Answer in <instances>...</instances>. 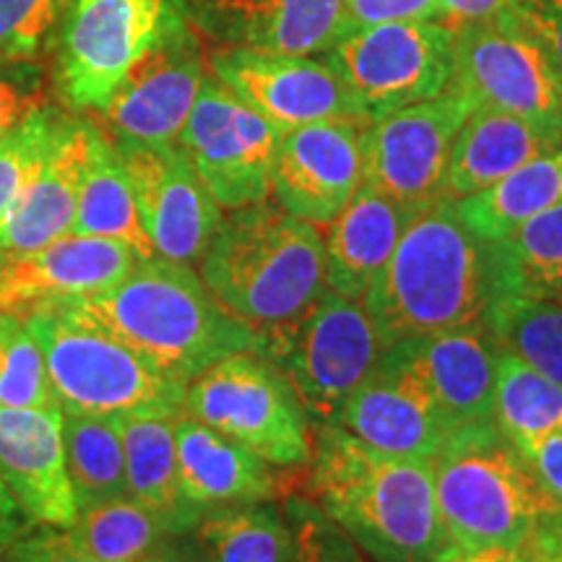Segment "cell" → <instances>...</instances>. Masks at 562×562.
<instances>
[{
    "instance_id": "8",
    "label": "cell",
    "mask_w": 562,
    "mask_h": 562,
    "mask_svg": "<svg viewBox=\"0 0 562 562\" xmlns=\"http://www.w3.org/2000/svg\"><path fill=\"white\" fill-rule=\"evenodd\" d=\"M182 414L240 442L271 467H302L313 456V425L297 391L258 351H235L186 385Z\"/></svg>"
},
{
    "instance_id": "9",
    "label": "cell",
    "mask_w": 562,
    "mask_h": 562,
    "mask_svg": "<svg viewBox=\"0 0 562 562\" xmlns=\"http://www.w3.org/2000/svg\"><path fill=\"white\" fill-rule=\"evenodd\" d=\"M182 19V0H66L55 60L60 100L74 112H100L133 63Z\"/></svg>"
},
{
    "instance_id": "38",
    "label": "cell",
    "mask_w": 562,
    "mask_h": 562,
    "mask_svg": "<svg viewBox=\"0 0 562 562\" xmlns=\"http://www.w3.org/2000/svg\"><path fill=\"white\" fill-rule=\"evenodd\" d=\"M281 513L292 533V562H364L360 547L313 497H286Z\"/></svg>"
},
{
    "instance_id": "36",
    "label": "cell",
    "mask_w": 562,
    "mask_h": 562,
    "mask_svg": "<svg viewBox=\"0 0 562 562\" xmlns=\"http://www.w3.org/2000/svg\"><path fill=\"white\" fill-rule=\"evenodd\" d=\"M0 406L60 409L45 357L26 323L0 313Z\"/></svg>"
},
{
    "instance_id": "21",
    "label": "cell",
    "mask_w": 562,
    "mask_h": 562,
    "mask_svg": "<svg viewBox=\"0 0 562 562\" xmlns=\"http://www.w3.org/2000/svg\"><path fill=\"white\" fill-rule=\"evenodd\" d=\"M446 432L492 422L501 344L487 323L402 339Z\"/></svg>"
},
{
    "instance_id": "27",
    "label": "cell",
    "mask_w": 562,
    "mask_h": 562,
    "mask_svg": "<svg viewBox=\"0 0 562 562\" xmlns=\"http://www.w3.org/2000/svg\"><path fill=\"white\" fill-rule=\"evenodd\" d=\"M68 235L117 240L128 245L140 261L154 258L125 161L112 138L94 121H89L87 167L81 175L79 203H76V216Z\"/></svg>"
},
{
    "instance_id": "6",
    "label": "cell",
    "mask_w": 562,
    "mask_h": 562,
    "mask_svg": "<svg viewBox=\"0 0 562 562\" xmlns=\"http://www.w3.org/2000/svg\"><path fill=\"white\" fill-rule=\"evenodd\" d=\"M24 323L66 414L108 419L182 414L186 385L68 307L40 311Z\"/></svg>"
},
{
    "instance_id": "20",
    "label": "cell",
    "mask_w": 562,
    "mask_h": 562,
    "mask_svg": "<svg viewBox=\"0 0 562 562\" xmlns=\"http://www.w3.org/2000/svg\"><path fill=\"white\" fill-rule=\"evenodd\" d=\"M193 30L224 47L323 55L347 34L344 0H182Z\"/></svg>"
},
{
    "instance_id": "44",
    "label": "cell",
    "mask_w": 562,
    "mask_h": 562,
    "mask_svg": "<svg viewBox=\"0 0 562 562\" xmlns=\"http://www.w3.org/2000/svg\"><path fill=\"white\" fill-rule=\"evenodd\" d=\"M518 451L547 501L554 505V510L562 513V432L544 435Z\"/></svg>"
},
{
    "instance_id": "5",
    "label": "cell",
    "mask_w": 562,
    "mask_h": 562,
    "mask_svg": "<svg viewBox=\"0 0 562 562\" xmlns=\"http://www.w3.org/2000/svg\"><path fill=\"white\" fill-rule=\"evenodd\" d=\"M211 294L250 328L297 318L326 292L323 235L279 201L232 209L199 261Z\"/></svg>"
},
{
    "instance_id": "19",
    "label": "cell",
    "mask_w": 562,
    "mask_h": 562,
    "mask_svg": "<svg viewBox=\"0 0 562 562\" xmlns=\"http://www.w3.org/2000/svg\"><path fill=\"white\" fill-rule=\"evenodd\" d=\"M339 425L372 451L409 461H432L448 435L402 344L385 347Z\"/></svg>"
},
{
    "instance_id": "30",
    "label": "cell",
    "mask_w": 562,
    "mask_h": 562,
    "mask_svg": "<svg viewBox=\"0 0 562 562\" xmlns=\"http://www.w3.org/2000/svg\"><path fill=\"white\" fill-rule=\"evenodd\" d=\"M203 562H292V533L271 501L206 510L193 529Z\"/></svg>"
},
{
    "instance_id": "33",
    "label": "cell",
    "mask_w": 562,
    "mask_h": 562,
    "mask_svg": "<svg viewBox=\"0 0 562 562\" xmlns=\"http://www.w3.org/2000/svg\"><path fill=\"white\" fill-rule=\"evenodd\" d=\"M63 442L79 508L128 495L123 440L115 419L63 412Z\"/></svg>"
},
{
    "instance_id": "11",
    "label": "cell",
    "mask_w": 562,
    "mask_h": 562,
    "mask_svg": "<svg viewBox=\"0 0 562 562\" xmlns=\"http://www.w3.org/2000/svg\"><path fill=\"white\" fill-rule=\"evenodd\" d=\"M474 97L451 83L432 100L375 117L362 131V182L419 211L446 199L448 161Z\"/></svg>"
},
{
    "instance_id": "1",
    "label": "cell",
    "mask_w": 562,
    "mask_h": 562,
    "mask_svg": "<svg viewBox=\"0 0 562 562\" xmlns=\"http://www.w3.org/2000/svg\"><path fill=\"white\" fill-rule=\"evenodd\" d=\"M508 294L501 243L476 235L446 195L409 222L362 305L391 347L414 336L484 323Z\"/></svg>"
},
{
    "instance_id": "31",
    "label": "cell",
    "mask_w": 562,
    "mask_h": 562,
    "mask_svg": "<svg viewBox=\"0 0 562 562\" xmlns=\"http://www.w3.org/2000/svg\"><path fill=\"white\" fill-rule=\"evenodd\" d=\"M68 531L83 552L100 562H136L180 533L170 518L133 495L83 505Z\"/></svg>"
},
{
    "instance_id": "37",
    "label": "cell",
    "mask_w": 562,
    "mask_h": 562,
    "mask_svg": "<svg viewBox=\"0 0 562 562\" xmlns=\"http://www.w3.org/2000/svg\"><path fill=\"white\" fill-rule=\"evenodd\" d=\"M66 121L68 112L53 108V104H40L0 140V224L37 175Z\"/></svg>"
},
{
    "instance_id": "29",
    "label": "cell",
    "mask_w": 562,
    "mask_h": 562,
    "mask_svg": "<svg viewBox=\"0 0 562 562\" xmlns=\"http://www.w3.org/2000/svg\"><path fill=\"white\" fill-rule=\"evenodd\" d=\"M178 417H121L115 419V425L123 440L128 495L170 518L180 533H191L201 516L180 497L178 442H175Z\"/></svg>"
},
{
    "instance_id": "14",
    "label": "cell",
    "mask_w": 562,
    "mask_h": 562,
    "mask_svg": "<svg viewBox=\"0 0 562 562\" xmlns=\"http://www.w3.org/2000/svg\"><path fill=\"white\" fill-rule=\"evenodd\" d=\"M203 79L201 42L191 21L182 19L133 63L110 102L91 121L117 146H172L191 115Z\"/></svg>"
},
{
    "instance_id": "15",
    "label": "cell",
    "mask_w": 562,
    "mask_h": 562,
    "mask_svg": "<svg viewBox=\"0 0 562 562\" xmlns=\"http://www.w3.org/2000/svg\"><path fill=\"white\" fill-rule=\"evenodd\" d=\"M211 74L281 133L326 121L370 125L326 55L224 47L211 55Z\"/></svg>"
},
{
    "instance_id": "47",
    "label": "cell",
    "mask_w": 562,
    "mask_h": 562,
    "mask_svg": "<svg viewBox=\"0 0 562 562\" xmlns=\"http://www.w3.org/2000/svg\"><path fill=\"white\" fill-rule=\"evenodd\" d=\"M136 562H203L199 547H195L193 537L188 533H178V537L165 539L159 547H154L149 554Z\"/></svg>"
},
{
    "instance_id": "3",
    "label": "cell",
    "mask_w": 562,
    "mask_h": 562,
    "mask_svg": "<svg viewBox=\"0 0 562 562\" xmlns=\"http://www.w3.org/2000/svg\"><path fill=\"white\" fill-rule=\"evenodd\" d=\"M66 307L182 385L235 351H258L256 328L232 315L193 266L159 256Z\"/></svg>"
},
{
    "instance_id": "49",
    "label": "cell",
    "mask_w": 562,
    "mask_h": 562,
    "mask_svg": "<svg viewBox=\"0 0 562 562\" xmlns=\"http://www.w3.org/2000/svg\"><path fill=\"white\" fill-rule=\"evenodd\" d=\"M510 562H562V554H539V552H516Z\"/></svg>"
},
{
    "instance_id": "35",
    "label": "cell",
    "mask_w": 562,
    "mask_h": 562,
    "mask_svg": "<svg viewBox=\"0 0 562 562\" xmlns=\"http://www.w3.org/2000/svg\"><path fill=\"white\" fill-rule=\"evenodd\" d=\"M510 294L562 297V203L501 240Z\"/></svg>"
},
{
    "instance_id": "25",
    "label": "cell",
    "mask_w": 562,
    "mask_h": 562,
    "mask_svg": "<svg viewBox=\"0 0 562 562\" xmlns=\"http://www.w3.org/2000/svg\"><path fill=\"white\" fill-rule=\"evenodd\" d=\"M414 216L417 211L362 182L341 214L326 224V290L362 300Z\"/></svg>"
},
{
    "instance_id": "23",
    "label": "cell",
    "mask_w": 562,
    "mask_h": 562,
    "mask_svg": "<svg viewBox=\"0 0 562 562\" xmlns=\"http://www.w3.org/2000/svg\"><path fill=\"white\" fill-rule=\"evenodd\" d=\"M87 154L89 121L68 115L37 175L0 224V256L37 250L68 235L79 203Z\"/></svg>"
},
{
    "instance_id": "16",
    "label": "cell",
    "mask_w": 562,
    "mask_h": 562,
    "mask_svg": "<svg viewBox=\"0 0 562 562\" xmlns=\"http://www.w3.org/2000/svg\"><path fill=\"white\" fill-rule=\"evenodd\" d=\"M117 151L128 170L140 224L149 235L154 256L188 266L199 263L224 214L195 175L186 151L178 144L161 149L117 146Z\"/></svg>"
},
{
    "instance_id": "7",
    "label": "cell",
    "mask_w": 562,
    "mask_h": 562,
    "mask_svg": "<svg viewBox=\"0 0 562 562\" xmlns=\"http://www.w3.org/2000/svg\"><path fill=\"white\" fill-rule=\"evenodd\" d=\"M383 351L385 344L362 300L331 290L297 318L258 331V355L284 372L315 430L339 425L349 396Z\"/></svg>"
},
{
    "instance_id": "28",
    "label": "cell",
    "mask_w": 562,
    "mask_h": 562,
    "mask_svg": "<svg viewBox=\"0 0 562 562\" xmlns=\"http://www.w3.org/2000/svg\"><path fill=\"white\" fill-rule=\"evenodd\" d=\"M562 203V140L484 191L456 201L461 220L484 240L501 243L521 224Z\"/></svg>"
},
{
    "instance_id": "40",
    "label": "cell",
    "mask_w": 562,
    "mask_h": 562,
    "mask_svg": "<svg viewBox=\"0 0 562 562\" xmlns=\"http://www.w3.org/2000/svg\"><path fill=\"white\" fill-rule=\"evenodd\" d=\"M45 104V70L34 60L0 58V140Z\"/></svg>"
},
{
    "instance_id": "39",
    "label": "cell",
    "mask_w": 562,
    "mask_h": 562,
    "mask_svg": "<svg viewBox=\"0 0 562 562\" xmlns=\"http://www.w3.org/2000/svg\"><path fill=\"white\" fill-rule=\"evenodd\" d=\"M60 11V0H0V58H37Z\"/></svg>"
},
{
    "instance_id": "45",
    "label": "cell",
    "mask_w": 562,
    "mask_h": 562,
    "mask_svg": "<svg viewBox=\"0 0 562 562\" xmlns=\"http://www.w3.org/2000/svg\"><path fill=\"white\" fill-rule=\"evenodd\" d=\"M446 5L451 24H474V21H490L513 11L516 0H440Z\"/></svg>"
},
{
    "instance_id": "17",
    "label": "cell",
    "mask_w": 562,
    "mask_h": 562,
    "mask_svg": "<svg viewBox=\"0 0 562 562\" xmlns=\"http://www.w3.org/2000/svg\"><path fill=\"white\" fill-rule=\"evenodd\" d=\"M138 261L128 245L87 235H63L37 250L0 256V313L26 321L94 297L128 277Z\"/></svg>"
},
{
    "instance_id": "50",
    "label": "cell",
    "mask_w": 562,
    "mask_h": 562,
    "mask_svg": "<svg viewBox=\"0 0 562 562\" xmlns=\"http://www.w3.org/2000/svg\"><path fill=\"white\" fill-rule=\"evenodd\" d=\"M558 554H562V550H560V552H558Z\"/></svg>"
},
{
    "instance_id": "4",
    "label": "cell",
    "mask_w": 562,
    "mask_h": 562,
    "mask_svg": "<svg viewBox=\"0 0 562 562\" xmlns=\"http://www.w3.org/2000/svg\"><path fill=\"white\" fill-rule=\"evenodd\" d=\"M432 480L453 554L529 552L562 521L495 422L448 432L432 459Z\"/></svg>"
},
{
    "instance_id": "26",
    "label": "cell",
    "mask_w": 562,
    "mask_h": 562,
    "mask_svg": "<svg viewBox=\"0 0 562 562\" xmlns=\"http://www.w3.org/2000/svg\"><path fill=\"white\" fill-rule=\"evenodd\" d=\"M560 140V131L526 121L513 112L476 104L453 140L446 195L461 201L480 193L516 167L550 151Z\"/></svg>"
},
{
    "instance_id": "42",
    "label": "cell",
    "mask_w": 562,
    "mask_h": 562,
    "mask_svg": "<svg viewBox=\"0 0 562 562\" xmlns=\"http://www.w3.org/2000/svg\"><path fill=\"white\" fill-rule=\"evenodd\" d=\"M3 562H100L83 552L68 529L58 526H40L34 531H24L3 552Z\"/></svg>"
},
{
    "instance_id": "32",
    "label": "cell",
    "mask_w": 562,
    "mask_h": 562,
    "mask_svg": "<svg viewBox=\"0 0 562 562\" xmlns=\"http://www.w3.org/2000/svg\"><path fill=\"white\" fill-rule=\"evenodd\" d=\"M492 422L516 448L562 432V383L501 347Z\"/></svg>"
},
{
    "instance_id": "2",
    "label": "cell",
    "mask_w": 562,
    "mask_h": 562,
    "mask_svg": "<svg viewBox=\"0 0 562 562\" xmlns=\"http://www.w3.org/2000/svg\"><path fill=\"white\" fill-rule=\"evenodd\" d=\"M313 501L372 562H442L453 547L435 501L432 461L393 459L344 430L313 435Z\"/></svg>"
},
{
    "instance_id": "18",
    "label": "cell",
    "mask_w": 562,
    "mask_h": 562,
    "mask_svg": "<svg viewBox=\"0 0 562 562\" xmlns=\"http://www.w3.org/2000/svg\"><path fill=\"white\" fill-rule=\"evenodd\" d=\"M326 121L284 131L271 167V193L302 222L326 227L362 186V131Z\"/></svg>"
},
{
    "instance_id": "13",
    "label": "cell",
    "mask_w": 562,
    "mask_h": 562,
    "mask_svg": "<svg viewBox=\"0 0 562 562\" xmlns=\"http://www.w3.org/2000/svg\"><path fill=\"white\" fill-rule=\"evenodd\" d=\"M453 60L476 104L562 133V76L516 13L453 26Z\"/></svg>"
},
{
    "instance_id": "12",
    "label": "cell",
    "mask_w": 562,
    "mask_h": 562,
    "mask_svg": "<svg viewBox=\"0 0 562 562\" xmlns=\"http://www.w3.org/2000/svg\"><path fill=\"white\" fill-rule=\"evenodd\" d=\"M279 138L277 125L258 115L214 74H206L178 146L222 211H232L271 199Z\"/></svg>"
},
{
    "instance_id": "24",
    "label": "cell",
    "mask_w": 562,
    "mask_h": 562,
    "mask_svg": "<svg viewBox=\"0 0 562 562\" xmlns=\"http://www.w3.org/2000/svg\"><path fill=\"white\" fill-rule=\"evenodd\" d=\"M175 442L180 497L199 516L222 505L273 501L277 495L271 463L203 422L180 414L175 419Z\"/></svg>"
},
{
    "instance_id": "46",
    "label": "cell",
    "mask_w": 562,
    "mask_h": 562,
    "mask_svg": "<svg viewBox=\"0 0 562 562\" xmlns=\"http://www.w3.org/2000/svg\"><path fill=\"white\" fill-rule=\"evenodd\" d=\"M26 521H30V518L24 516V510H21L19 503L13 501L5 482L0 480V558H3V552L26 531Z\"/></svg>"
},
{
    "instance_id": "48",
    "label": "cell",
    "mask_w": 562,
    "mask_h": 562,
    "mask_svg": "<svg viewBox=\"0 0 562 562\" xmlns=\"http://www.w3.org/2000/svg\"><path fill=\"white\" fill-rule=\"evenodd\" d=\"M516 552H505V550H482V552H463V554H453V558L442 560V562H510V558Z\"/></svg>"
},
{
    "instance_id": "10",
    "label": "cell",
    "mask_w": 562,
    "mask_h": 562,
    "mask_svg": "<svg viewBox=\"0 0 562 562\" xmlns=\"http://www.w3.org/2000/svg\"><path fill=\"white\" fill-rule=\"evenodd\" d=\"M368 121L432 100L456 79L453 26L393 21L347 32L328 53Z\"/></svg>"
},
{
    "instance_id": "41",
    "label": "cell",
    "mask_w": 562,
    "mask_h": 562,
    "mask_svg": "<svg viewBox=\"0 0 562 562\" xmlns=\"http://www.w3.org/2000/svg\"><path fill=\"white\" fill-rule=\"evenodd\" d=\"M393 21H438L451 24L440 0H344V24L347 32L364 26L393 24ZM453 26V24H451Z\"/></svg>"
},
{
    "instance_id": "34",
    "label": "cell",
    "mask_w": 562,
    "mask_h": 562,
    "mask_svg": "<svg viewBox=\"0 0 562 562\" xmlns=\"http://www.w3.org/2000/svg\"><path fill=\"white\" fill-rule=\"evenodd\" d=\"M484 323L505 351L562 383V297L508 294Z\"/></svg>"
},
{
    "instance_id": "22",
    "label": "cell",
    "mask_w": 562,
    "mask_h": 562,
    "mask_svg": "<svg viewBox=\"0 0 562 562\" xmlns=\"http://www.w3.org/2000/svg\"><path fill=\"white\" fill-rule=\"evenodd\" d=\"M0 480L30 521L74 526L79 505L68 476L63 409L0 406Z\"/></svg>"
},
{
    "instance_id": "43",
    "label": "cell",
    "mask_w": 562,
    "mask_h": 562,
    "mask_svg": "<svg viewBox=\"0 0 562 562\" xmlns=\"http://www.w3.org/2000/svg\"><path fill=\"white\" fill-rule=\"evenodd\" d=\"M513 13L539 40L562 76V0H516Z\"/></svg>"
}]
</instances>
